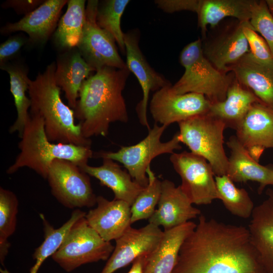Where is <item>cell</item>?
Wrapping results in <instances>:
<instances>
[{"mask_svg":"<svg viewBox=\"0 0 273 273\" xmlns=\"http://www.w3.org/2000/svg\"><path fill=\"white\" fill-rule=\"evenodd\" d=\"M230 150L226 174L234 183L255 181L259 184L258 193L267 186H273V165H262L253 159L236 135L226 142Z\"/></svg>","mask_w":273,"mask_h":273,"instance_id":"21","label":"cell"},{"mask_svg":"<svg viewBox=\"0 0 273 273\" xmlns=\"http://www.w3.org/2000/svg\"><path fill=\"white\" fill-rule=\"evenodd\" d=\"M257 102L261 103L250 89L240 83L234 76L225 99L211 104L208 113L222 121L226 128L236 130L252 106Z\"/></svg>","mask_w":273,"mask_h":273,"instance_id":"26","label":"cell"},{"mask_svg":"<svg viewBox=\"0 0 273 273\" xmlns=\"http://www.w3.org/2000/svg\"><path fill=\"white\" fill-rule=\"evenodd\" d=\"M167 127L155 123L153 128L148 130L147 135L139 143L122 147L116 152L102 151L96 152L93 156L108 158L121 163L133 180L141 186L146 187L149 181L146 171L150 167L151 161L160 155L171 154L175 150L182 148L178 132L169 141H161L162 135Z\"/></svg>","mask_w":273,"mask_h":273,"instance_id":"7","label":"cell"},{"mask_svg":"<svg viewBox=\"0 0 273 273\" xmlns=\"http://www.w3.org/2000/svg\"><path fill=\"white\" fill-rule=\"evenodd\" d=\"M249 22L253 30L265 40L273 56V15L266 1L254 0Z\"/></svg>","mask_w":273,"mask_h":273,"instance_id":"34","label":"cell"},{"mask_svg":"<svg viewBox=\"0 0 273 273\" xmlns=\"http://www.w3.org/2000/svg\"><path fill=\"white\" fill-rule=\"evenodd\" d=\"M243 31L248 40L250 53L261 61L273 60V56L265 40L253 30L249 21L245 25Z\"/></svg>","mask_w":273,"mask_h":273,"instance_id":"35","label":"cell"},{"mask_svg":"<svg viewBox=\"0 0 273 273\" xmlns=\"http://www.w3.org/2000/svg\"><path fill=\"white\" fill-rule=\"evenodd\" d=\"M102 159V164L100 166L87 164L79 167L88 175L98 179L101 185L110 189L114 193V199L124 201L131 206L145 187L132 180L129 173L114 160Z\"/></svg>","mask_w":273,"mask_h":273,"instance_id":"25","label":"cell"},{"mask_svg":"<svg viewBox=\"0 0 273 273\" xmlns=\"http://www.w3.org/2000/svg\"><path fill=\"white\" fill-rule=\"evenodd\" d=\"M1 68L9 75L10 92L14 98L17 113V118L9 131L10 133L17 132L20 138L30 118L28 110L31 106V101L26 96L30 79L26 69L20 65L6 63L1 66Z\"/></svg>","mask_w":273,"mask_h":273,"instance_id":"28","label":"cell"},{"mask_svg":"<svg viewBox=\"0 0 273 273\" xmlns=\"http://www.w3.org/2000/svg\"><path fill=\"white\" fill-rule=\"evenodd\" d=\"M171 86L155 92L150 101V111L156 123L168 127L209 112L211 103L204 95L194 93L175 94Z\"/></svg>","mask_w":273,"mask_h":273,"instance_id":"12","label":"cell"},{"mask_svg":"<svg viewBox=\"0 0 273 273\" xmlns=\"http://www.w3.org/2000/svg\"><path fill=\"white\" fill-rule=\"evenodd\" d=\"M170 161L181 178V190L192 204L208 205L218 199L215 174L205 158L183 151L171 154Z\"/></svg>","mask_w":273,"mask_h":273,"instance_id":"10","label":"cell"},{"mask_svg":"<svg viewBox=\"0 0 273 273\" xmlns=\"http://www.w3.org/2000/svg\"><path fill=\"white\" fill-rule=\"evenodd\" d=\"M163 234L159 226L149 223L140 229L131 226L115 240L114 249L100 273H113L148 255L157 247Z\"/></svg>","mask_w":273,"mask_h":273,"instance_id":"14","label":"cell"},{"mask_svg":"<svg viewBox=\"0 0 273 273\" xmlns=\"http://www.w3.org/2000/svg\"><path fill=\"white\" fill-rule=\"evenodd\" d=\"M30 115L18 143L20 153L7 173L11 174L26 167L47 179L51 164L56 159L67 160L79 166L87 164L93 157L91 147L51 142L45 132L43 118L38 115Z\"/></svg>","mask_w":273,"mask_h":273,"instance_id":"4","label":"cell"},{"mask_svg":"<svg viewBox=\"0 0 273 273\" xmlns=\"http://www.w3.org/2000/svg\"><path fill=\"white\" fill-rule=\"evenodd\" d=\"M196 225L189 221L164 231L157 247L145 256L143 273H172L181 246Z\"/></svg>","mask_w":273,"mask_h":273,"instance_id":"22","label":"cell"},{"mask_svg":"<svg viewBox=\"0 0 273 273\" xmlns=\"http://www.w3.org/2000/svg\"><path fill=\"white\" fill-rule=\"evenodd\" d=\"M172 273H266L248 228L201 214L179 250Z\"/></svg>","mask_w":273,"mask_h":273,"instance_id":"1","label":"cell"},{"mask_svg":"<svg viewBox=\"0 0 273 273\" xmlns=\"http://www.w3.org/2000/svg\"><path fill=\"white\" fill-rule=\"evenodd\" d=\"M85 1L69 0L67 9L60 19L54 33V40L60 49L77 48L82 35L85 20Z\"/></svg>","mask_w":273,"mask_h":273,"instance_id":"29","label":"cell"},{"mask_svg":"<svg viewBox=\"0 0 273 273\" xmlns=\"http://www.w3.org/2000/svg\"><path fill=\"white\" fill-rule=\"evenodd\" d=\"M129 0H107L98 6L96 21L98 25L114 39L121 52L126 53L124 33L121 28V19Z\"/></svg>","mask_w":273,"mask_h":273,"instance_id":"32","label":"cell"},{"mask_svg":"<svg viewBox=\"0 0 273 273\" xmlns=\"http://www.w3.org/2000/svg\"><path fill=\"white\" fill-rule=\"evenodd\" d=\"M265 1L270 12L273 14V0Z\"/></svg>","mask_w":273,"mask_h":273,"instance_id":"40","label":"cell"},{"mask_svg":"<svg viewBox=\"0 0 273 273\" xmlns=\"http://www.w3.org/2000/svg\"><path fill=\"white\" fill-rule=\"evenodd\" d=\"M70 50L58 59L55 79L64 92L68 106L74 109L85 79L95 70L87 63L78 49Z\"/></svg>","mask_w":273,"mask_h":273,"instance_id":"24","label":"cell"},{"mask_svg":"<svg viewBox=\"0 0 273 273\" xmlns=\"http://www.w3.org/2000/svg\"><path fill=\"white\" fill-rule=\"evenodd\" d=\"M229 72L273 110V60L261 61L249 52L231 66Z\"/></svg>","mask_w":273,"mask_h":273,"instance_id":"19","label":"cell"},{"mask_svg":"<svg viewBox=\"0 0 273 273\" xmlns=\"http://www.w3.org/2000/svg\"><path fill=\"white\" fill-rule=\"evenodd\" d=\"M148 184L139 194L130 207L131 224L142 219H149L154 213L161 192V181L149 167L146 171Z\"/></svg>","mask_w":273,"mask_h":273,"instance_id":"33","label":"cell"},{"mask_svg":"<svg viewBox=\"0 0 273 273\" xmlns=\"http://www.w3.org/2000/svg\"><path fill=\"white\" fill-rule=\"evenodd\" d=\"M218 199L233 215L242 218L251 216L254 203L247 191L237 188L227 175L215 176Z\"/></svg>","mask_w":273,"mask_h":273,"instance_id":"30","label":"cell"},{"mask_svg":"<svg viewBox=\"0 0 273 273\" xmlns=\"http://www.w3.org/2000/svg\"><path fill=\"white\" fill-rule=\"evenodd\" d=\"M273 15V14H272Z\"/></svg>","mask_w":273,"mask_h":273,"instance_id":"41","label":"cell"},{"mask_svg":"<svg viewBox=\"0 0 273 273\" xmlns=\"http://www.w3.org/2000/svg\"><path fill=\"white\" fill-rule=\"evenodd\" d=\"M129 74L127 67H104L84 81L73 110L84 138L106 136L111 123L128 121L122 91Z\"/></svg>","mask_w":273,"mask_h":273,"instance_id":"2","label":"cell"},{"mask_svg":"<svg viewBox=\"0 0 273 273\" xmlns=\"http://www.w3.org/2000/svg\"><path fill=\"white\" fill-rule=\"evenodd\" d=\"M67 0H47L38 7L24 16L19 21L8 23L1 29L3 35L22 31L28 35L30 43L42 44L56 29Z\"/></svg>","mask_w":273,"mask_h":273,"instance_id":"17","label":"cell"},{"mask_svg":"<svg viewBox=\"0 0 273 273\" xmlns=\"http://www.w3.org/2000/svg\"><path fill=\"white\" fill-rule=\"evenodd\" d=\"M44 2L43 0H8L2 5V7L12 8L18 15L25 16L34 11Z\"/></svg>","mask_w":273,"mask_h":273,"instance_id":"38","label":"cell"},{"mask_svg":"<svg viewBox=\"0 0 273 273\" xmlns=\"http://www.w3.org/2000/svg\"><path fill=\"white\" fill-rule=\"evenodd\" d=\"M178 137L191 152L205 158L215 176L226 175L228 158L223 147L224 123L208 112L178 123Z\"/></svg>","mask_w":273,"mask_h":273,"instance_id":"6","label":"cell"},{"mask_svg":"<svg viewBox=\"0 0 273 273\" xmlns=\"http://www.w3.org/2000/svg\"><path fill=\"white\" fill-rule=\"evenodd\" d=\"M179 61L185 71L179 79L171 85L173 93L201 94L211 104L225 99L234 75L232 72L219 71L206 59L203 52L201 39L185 46L180 53Z\"/></svg>","mask_w":273,"mask_h":273,"instance_id":"5","label":"cell"},{"mask_svg":"<svg viewBox=\"0 0 273 273\" xmlns=\"http://www.w3.org/2000/svg\"><path fill=\"white\" fill-rule=\"evenodd\" d=\"M183 192L180 186L176 187L172 181H161V192L158 208L148 219L149 223L162 226L164 231L185 223L201 215L200 209Z\"/></svg>","mask_w":273,"mask_h":273,"instance_id":"16","label":"cell"},{"mask_svg":"<svg viewBox=\"0 0 273 273\" xmlns=\"http://www.w3.org/2000/svg\"><path fill=\"white\" fill-rule=\"evenodd\" d=\"M254 0H200L197 12L198 25L203 38L208 26L213 28L224 18L249 21Z\"/></svg>","mask_w":273,"mask_h":273,"instance_id":"27","label":"cell"},{"mask_svg":"<svg viewBox=\"0 0 273 273\" xmlns=\"http://www.w3.org/2000/svg\"><path fill=\"white\" fill-rule=\"evenodd\" d=\"M146 255H142L137 258L132 262L131 267L126 273H143L144 264Z\"/></svg>","mask_w":273,"mask_h":273,"instance_id":"39","label":"cell"},{"mask_svg":"<svg viewBox=\"0 0 273 273\" xmlns=\"http://www.w3.org/2000/svg\"><path fill=\"white\" fill-rule=\"evenodd\" d=\"M236 19L220 28L214 35L204 37L202 41L204 55L218 70L229 73L231 66L250 52L243 31L248 22Z\"/></svg>","mask_w":273,"mask_h":273,"instance_id":"13","label":"cell"},{"mask_svg":"<svg viewBox=\"0 0 273 273\" xmlns=\"http://www.w3.org/2000/svg\"><path fill=\"white\" fill-rule=\"evenodd\" d=\"M236 131L246 149H273V110L261 103H254Z\"/></svg>","mask_w":273,"mask_h":273,"instance_id":"23","label":"cell"},{"mask_svg":"<svg viewBox=\"0 0 273 273\" xmlns=\"http://www.w3.org/2000/svg\"><path fill=\"white\" fill-rule=\"evenodd\" d=\"M124 41L127 67L138 79L143 91V98L136 107V112L140 123L149 130L147 113L150 93L171 84L148 63L139 48L135 33H124Z\"/></svg>","mask_w":273,"mask_h":273,"instance_id":"15","label":"cell"},{"mask_svg":"<svg viewBox=\"0 0 273 273\" xmlns=\"http://www.w3.org/2000/svg\"><path fill=\"white\" fill-rule=\"evenodd\" d=\"M27 41L29 42L28 38L24 36L15 35L2 43L0 46L1 66L14 57Z\"/></svg>","mask_w":273,"mask_h":273,"instance_id":"36","label":"cell"},{"mask_svg":"<svg viewBox=\"0 0 273 273\" xmlns=\"http://www.w3.org/2000/svg\"><path fill=\"white\" fill-rule=\"evenodd\" d=\"M47 179L52 195L68 208H89L97 204L89 175L71 161H53Z\"/></svg>","mask_w":273,"mask_h":273,"instance_id":"9","label":"cell"},{"mask_svg":"<svg viewBox=\"0 0 273 273\" xmlns=\"http://www.w3.org/2000/svg\"><path fill=\"white\" fill-rule=\"evenodd\" d=\"M267 198L254 207L248 227L251 243L266 273H273V190L266 191Z\"/></svg>","mask_w":273,"mask_h":273,"instance_id":"20","label":"cell"},{"mask_svg":"<svg viewBox=\"0 0 273 273\" xmlns=\"http://www.w3.org/2000/svg\"><path fill=\"white\" fill-rule=\"evenodd\" d=\"M200 0H156L157 7L168 13L182 11H191L197 13Z\"/></svg>","mask_w":273,"mask_h":273,"instance_id":"37","label":"cell"},{"mask_svg":"<svg viewBox=\"0 0 273 273\" xmlns=\"http://www.w3.org/2000/svg\"><path fill=\"white\" fill-rule=\"evenodd\" d=\"M114 247L88 224L84 216L72 225L51 257L65 271L71 272L85 264L108 260Z\"/></svg>","mask_w":273,"mask_h":273,"instance_id":"8","label":"cell"},{"mask_svg":"<svg viewBox=\"0 0 273 273\" xmlns=\"http://www.w3.org/2000/svg\"><path fill=\"white\" fill-rule=\"evenodd\" d=\"M97 207L86 213L88 224L106 241L116 240L131 227L130 206L126 202L110 201L97 196Z\"/></svg>","mask_w":273,"mask_h":273,"instance_id":"18","label":"cell"},{"mask_svg":"<svg viewBox=\"0 0 273 273\" xmlns=\"http://www.w3.org/2000/svg\"><path fill=\"white\" fill-rule=\"evenodd\" d=\"M99 5L97 0L87 1L82 35L77 48L95 71L104 67L125 68L126 63L117 51L114 39L97 23Z\"/></svg>","mask_w":273,"mask_h":273,"instance_id":"11","label":"cell"},{"mask_svg":"<svg viewBox=\"0 0 273 273\" xmlns=\"http://www.w3.org/2000/svg\"><path fill=\"white\" fill-rule=\"evenodd\" d=\"M56 68L53 62L44 72L39 73L34 80L30 79V115L43 118L45 132L51 142L91 147V140L83 136L80 124L75 122L74 110L61 98V88L55 79Z\"/></svg>","mask_w":273,"mask_h":273,"instance_id":"3","label":"cell"},{"mask_svg":"<svg viewBox=\"0 0 273 273\" xmlns=\"http://www.w3.org/2000/svg\"><path fill=\"white\" fill-rule=\"evenodd\" d=\"M18 205L13 192L0 188V262L3 265L10 247L8 239L16 230Z\"/></svg>","mask_w":273,"mask_h":273,"instance_id":"31","label":"cell"}]
</instances>
